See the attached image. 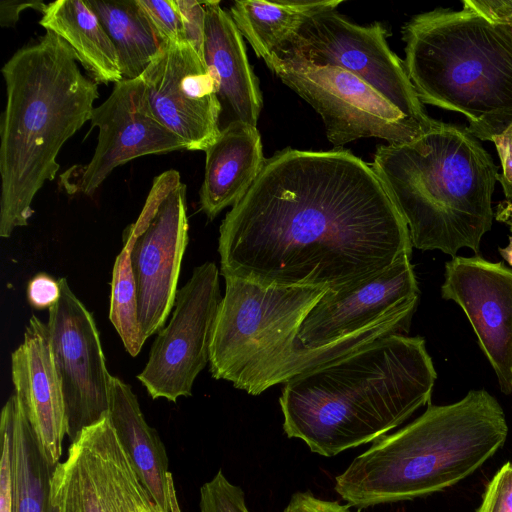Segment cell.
Returning a JSON list of instances; mask_svg holds the SVG:
<instances>
[{
	"mask_svg": "<svg viewBox=\"0 0 512 512\" xmlns=\"http://www.w3.org/2000/svg\"><path fill=\"white\" fill-rule=\"evenodd\" d=\"M412 247L371 165L340 148H286L266 159L218 241L223 277L327 290L384 271Z\"/></svg>",
	"mask_w": 512,
	"mask_h": 512,
	"instance_id": "obj_1",
	"label": "cell"
},
{
	"mask_svg": "<svg viewBox=\"0 0 512 512\" xmlns=\"http://www.w3.org/2000/svg\"><path fill=\"white\" fill-rule=\"evenodd\" d=\"M437 374L425 340L393 333L287 381L283 430L321 456L375 442L429 403Z\"/></svg>",
	"mask_w": 512,
	"mask_h": 512,
	"instance_id": "obj_2",
	"label": "cell"
},
{
	"mask_svg": "<svg viewBox=\"0 0 512 512\" xmlns=\"http://www.w3.org/2000/svg\"><path fill=\"white\" fill-rule=\"evenodd\" d=\"M1 72L0 236L8 238L28 224L35 195L55 179L60 149L91 119L99 92L72 48L51 31L17 50Z\"/></svg>",
	"mask_w": 512,
	"mask_h": 512,
	"instance_id": "obj_3",
	"label": "cell"
},
{
	"mask_svg": "<svg viewBox=\"0 0 512 512\" xmlns=\"http://www.w3.org/2000/svg\"><path fill=\"white\" fill-rule=\"evenodd\" d=\"M371 167L406 222L412 246L479 255L492 227L498 167L467 127L437 121L417 139L377 148Z\"/></svg>",
	"mask_w": 512,
	"mask_h": 512,
	"instance_id": "obj_4",
	"label": "cell"
},
{
	"mask_svg": "<svg viewBox=\"0 0 512 512\" xmlns=\"http://www.w3.org/2000/svg\"><path fill=\"white\" fill-rule=\"evenodd\" d=\"M498 401L471 390L449 405L429 404L416 420L385 435L335 478V491L364 509L444 490L474 473L505 443Z\"/></svg>",
	"mask_w": 512,
	"mask_h": 512,
	"instance_id": "obj_5",
	"label": "cell"
},
{
	"mask_svg": "<svg viewBox=\"0 0 512 512\" xmlns=\"http://www.w3.org/2000/svg\"><path fill=\"white\" fill-rule=\"evenodd\" d=\"M210 344V372L259 395L273 385L349 354L374 340L408 330V309L328 345L299 349L297 334L327 289L262 285L227 276Z\"/></svg>",
	"mask_w": 512,
	"mask_h": 512,
	"instance_id": "obj_6",
	"label": "cell"
},
{
	"mask_svg": "<svg viewBox=\"0 0 512 512\" xmlns=\"http://www.w3.org/2000/svg\"><path fill=\"white\" fill-rule=\"evenodd\" d=\"M404 65L423 104L462 114L477 139L512 122V32L473 10L437 7L402 27Z\"/></svg>",
	"mask_w": 512,
	"mask_h": 512,
	"instance_id": "obj_7",
	"label": "cell"
},
{
	"mask_svg": "<svg viewBox=\"0 0 512 512\" xmlns=\"http://www.w3.org/2000/svg\"><path fill=\"white\" fill-rule=\"evenodd\" d=\"M386 38L381 23L360 26L336 9L327 10L304 21L272 57L339 67L368 83L406 116L434 127L438 120L426 113L404 61L390 49Z\"/></svg>",
	"mask_w": 512,
	"mask_h": 512,
	"instance_id": "obj_8",
	"label": "cell"
},
{
	"mask_svg": "<svg viewBox=\"0 0 512 512\" xmlns=\"http://www.w3.org/2000/svg\"><path fill=\"white\" fill-rule=\"evenodd\" d=\"M186 185L178 171L153 179L137 220L126 228L145 341L159 332L174 306L183 255L188 243Z\"/></svg>",
	"mask_w": 512,
	"mask_h": 512,
	"instance_id": "obj_9",
	"label": "cell"
},
{
	"mask_svg": "<svg viewBox=\"0 0 512 512\" xmlns=\"http://www.w3.org/2000/svg\"><path fill=\"white\" fill-rule=\"evenodd\" d=\"M266 64L321 116L327 138L336 147L371 137L404 144L431 129L403 114L368 83L339 67L276 57Z\"/></svg>",
	"mask_w": 512,
	"mask_h": 512,
	"instance_id": "obj_10",
	"label": "cell"
},
{
	"mask_svg": "<svg viewBox=\"0 0 512 512\" xmlns=\"http://www.w3.org/2000/svg\"><path fill=\"white\" fill-rule=\"evenodd\" d=\"M222 300L215 263L194 268L177 291L174 311L152 344L137 378L153 399L176 402L192 394L197 375L209 362L212 332Z\"/></svg>",
	"mask_w": 512,
	"mask_h": 512,
	"instance_id": "obj_11",
	"label": "cell"
},
{
	"mask_svg": "<svg viewBox=\"0 0 512 512\" xmlns=\"http://www.w3.org/2000/svg\"><path fill=\"white\" fill-rule=\"evenodd\" d=\"M149 499L108 416L71 442L53 472L57 512H139Z\"/></svg>",
	"mask_w": 512,
	"mask_h": 512,
	"instance_id": "obj_12",
	"label": "cell"
},
{
	"mask_svg": "<svg viewBox=\"0 0 512 512\" xmlns=\"http://www.w3.org/2000/svg\"><path fill=\"white\" fill-rule=\"evenodd\" d=\"M61 295L49 309L48 330L73 442L87 427L108 416L110 378L95 321L60 278Z\"/></svg>",
	"mask_w": 512,
	"mask_h": 512,
	"instance_id": "obj_13",
	"label": "cell"
},
{
	"mask_svg": "<svg viewBox=\"0 0 512 512\" xmlns=\"http://www.w3.org/2000/svg\"><path fill=\"white\" fill-rule=\"evenodd\" d=\"M98 142L90 162L72 167L62 184L69 193L92 195L119 165L137 157L186 149V143L152 114L141 78L115 83L110 96L91 116Z\"/></svg>",
	"mask_w": 512,
	"mask_h": 512,
	"instance_id": "obj_14",
	"label": "cell"
},
{
	"mask_svg": "<svg viewBox=\"0 0 512 512\" xmlns=\"http://www.w3.org/2000/svg\"><path fill=\"white\" fill-rule=\"evenodd\" d=\"M152 114L186 143L204 151L220 135L216 79L186 41L165 43L140 76Z\"/></svg>",
	"mask_w": 512,
	"mask_h": 512,
	"instance_id": "obj_15",
	"label": "cell"
},
{
	"mask_svg": "<svg viewBox=\"0 0 512 512\" xmlns=\"http://www.w3.org/2000/svg\"><path fill=\"white\" fill-rule=\"evenodd\" d=\"M442 298L466 314L493 367L500 389L512 392V269L480 255L454 256L445 264Z\"/></svg>",
	"mask_w": 512,
	"mask_h": 512,
	"instance_id": "obj_16",
	"label": "cell"
},
{
	"mask_svg": "<svg viewBox=\"0 0 512 512\" xmlns=\"http://www.w3.org/2000/svg\"><path fill=\"white\" fill-rule=\"evenodd\" d=\"M410 259L403 256L359 283L327 290L302 322L297 347L328 345L394 314L416 309L419 288Z\"/></svg>",
	"mask_w": 512,
	"mask_h": 512,
	"instance_id": "obj_17",
	"label": "cell"
},
{
	"mask_svg": "<svg viewBox=\"0 0 512 512\" xmlns=\"http://www.w3.org/2000/svg\"><path fill=\"white\" fill-rule=\"evenodd\" d=\"M15 394L46 458L56 466L67 435L64 399L54 365L47 324L32 315L23 343L11 355Z\"/></svg>",
	"mask_w": 512,
	"mask_h": 512,
	"instance_id": "obj_18",
	"label": "cell"
},
{
	"mask_svg": "<svg viewBox=\"0 0 512 512\" xmlns=\"http://www.w3.org/2000/svg\"><path fill=\"white\" fill-rule=\"evenodd\" d=\"M204 6L203 58L218 86L220 131L233 123L257 127L262 94L247 58L243 36L219 1H204Z\"/></svg>",
	"mask_w": 512,
	"mask_h": 512,
	"instance_id": "obj_19",
	"label": "cell"
},
{
	"mask_svg": "<svg viewBox=\"0 0 512 512\" xmlns=\"http://www.w3.org/2000/svg\"><path fill=\"white\" fill-rule=\"evenodd\" d=\"M200 207L208 219L234 206L248 191L265 163L257 127L233 123L206 150Z\"/></svg>",
	"mask_w": 512,
	"mask_h": 512,
	"instance_id": "obj_20",
	"label": "cell"
},
{
	"mask_svg": "<svg viewBox=\"0 0 512 512\" xmlns=\"http://www.w3.org/2000/svg\"><path fill=\"white\" fill-rule=\"evenodd\" d=\"M108 418L150 497L163 512H172L176 495L165 446L150 427L130 385L111 376Z\"/></svg>",
	"mask_w": 512,
	"mask_h": 512,
	"instance_id": "obj_21",
	"label": "cell"
},
{
	"mask_svg": "<svg viewBox=\"0 0 512 512\" xmlns=\"http://www.w3.org/2000/svg\"><path fill=\"white\" fill-rule=\"evenodd\" d=\"M39 24L63 39L95 83L123 79L117 51L95 12L83 0L47 4Z\"/></svg>",
	"mask_w": 512,
	"mask_h": 512,
	"instance_id": "obj_22",
	"label": "cell"
},
{
	"mask_svg": "<svg viewBox=\"0 0 512 512\" xmlns=\"http://www.w3.org/2000/svg\"><path fill=\"white\" fill-rule=\"evenodd\" d=\"M0 420L7 424L11 438L13 512H57L51 500L55 467L46 458L16 394L6 401Z\"/></svg>",
	"mask_w": 512,
	"mask_h": 512,
	"instance_id": "obj_23",
	"label": "cell"
},
{
	"mask_svg": "<svg viewBox=\"0 0 512 512\" xmlns=\"http://www.w3.org/2000/svg\"><path fill=\"white\" fill-rule=\"evenodd\" d=\"M342 0H242L230 16L258 57L267 62L309 17L334 10Z\"/></svg>",
	"mask_w": 512,
	"mask_h": 512,
	"instance_id": "obj_24",
	"label": "cell"
},
{
	"mask_svg": "<svg viewBox=\"0 0 512 512\" xmlns=\"http://www.w3.org/2000/svg\"><path fill=\"white\" fill-rule=\"evenodd\" d=\"M117 51L123 78H139L164 46L137 0H86Z\"/></svg>",
	"mask_w": 512,
	"mask_h": 512,
	"instance_id": "obj_25",
	"label": "cell"
},
{
	"mask_svg": "<svg viewBox=\"0 0 512 512\" xmlns=\"http://www.w3.org/2000/svg\"><path fill=\"white\" fill-rule=\"evenodd\" d=\"M109 318L126 351L133 357L137 356L145 339L139 323L138 295L127 239H124V246L113 267Z\"/></svg>",
	"mask_w": 512,
	"mask_h": 512,
	"instance_id": "obj_26",
	"label": "cell"
},
{
	"mask_svg": "<svg viewBox=\"0 0 512 512\" xmlns=\"http://www.w3.org/2000/svg\"><path fill=\"white\" fill-rule=\"evenodd\" d=\"M200 512H250L241 487L230 482L219 470L200 488Z\"/></svg>",
	"mask_w": 512,
	"mask_h": 512,
	"instance_id": "obj_27",
	"label": "cell"
},
{
	"mask_svg": "<svg viewBox=\"0 0 512 512\" xmlns=\"http://www.w3.org/2000/svg\"><path fill=\"white\" fill-rule=\"evenodd\" d=\"M137 3L164 43L185 41L182 19L175 0H137Z\"/></svg>",
	"mask_w": 512,
	"mask_h": 512,
	"instance_id": "obj_28",
	"label": "cell"
},
{
	"mask_svg": "<svg viewBox=\"0 0 512 512\" xmlns=\"http://www.w3.org/2000/svg\"><path fill=\"white\" fill-rule=\"evenodd\" d=\"M477 512H512V461L490 480Z\"/></svg>",
	"mask_w": 512,
	"mask_h": 512,
	"instance_id": "obj_29",
	"label": "cell"
},
{
	"mask_svg": "<svg viewBox=\"0 0 512 512\" xmlns=\"http://www.w3.org/2000/svg\"><path fill=\"white\" fill-rule=\"evenodd\" d=\"M180 12L185 41L203 58L206 10L204 1L175 0Z\"/></svg>",
	"mask_w": 512,
	"mask_h": 512,
	"instance_id": "obj_30",
	"label": "cell"
},
{
	"mask_svg": "<svg viewBox=\"0 0 512 512\" xmlns=\"http://www.w3.org/2000/svg\"><path fill=\"white\" fill-rule=\"evenodd\" d=\"M0 512H13L11 438L7 424L0 420Z\"/></svg>",
	"mask_w": 512,
	"mask_h": 512,
	"instance_id": "obj_31",
	"label": "cell"
},
{
	"mask_svg": "<svg viewBox=\"0 0 512 512\" xmlns=\"http://www.w3.org/2000/svg\"><path fill=\"white\" fill-rule=\"evenodd\" d=\"M59 281L51 276L40 273L28 283L27 298L35 309H50L60 298Z\"/></svg>",
	"mask_w": 512,
	"mask_h": 512,
	"instance_id": "obj_32",
	"label": "cell"
},
{
	"mask_svg": "<svg viewBox=\"0 0 512 512\" xmlns=\"http://www.w3.org/2000/svg\"><path fill=\"white\" fill-rule=\"evenodd\" d=\"M490 141L494 143L501 163L497 181L502 186L506 200L512 201V122Z\"/></svg>",
	"mask_w": 512,
	"mask_h": 512,
	"instance_id": "obj_33",
	"label": "cell"
},
{
	"mask_svg": "<svg viewBox=\"0 0 512 512\" xmlns=\"http://www.w3.org/2000/svg\"><path fill=\"white\" fill-rule=\"evenodd\" d=\"M462 6L512 32V0H463Z\"/></svg>",
	"mask_w": 512,
	"mask_h": 512,
	"instance_id": "obj_34",
	"label": "cell"
},
{
	"mask_svg": "<svg viewBox=\"0 0 512 512\" xmlns=\"http://www.w3.org/2000/svg\"><path fill=\"white\" fill-rule=\"evenodd\" d=\"M283 512H351L348 504L324 500L310 491L294 493Z\"/></svg>",
	"mask_w": 512,
	"mask_h": 512,
	"instance_id": "obj_35",
	"label": "cell"
},
{
	"mask_svg": "<svg viewBox=\"0 0 512 512\" xmlns=\"http://www.w3.org/2000/svg\"><path fill=\"white\" fill-rule=\"evenodd\" d=\"M47 4L41 1H1L0 3V24L2 27H13L22 11L35 9L44 12Z\"/></svg>",
	"mask_w": 512,
	"mask_h": 512,
	"instance_id": "obj_36",
	"label": "cell"
},
{
	"mask_svg": "<svg viewBox=\"0 0 512 512\" xmlns=\"http://www.w3.org/2000/svg\"><path fill=\"white\" fill-rule=\"evenodd\" d=\"M495 217L499 222L506 224L512 232V201L500 202Z\"/></svg>",
	"mask_w": 512,
	"mask_h": 512,
	"instance_id": "obj_37",
	"label": "cell"
},
{
	"mask_svg": "<svg viewBox=\"0 0 512 512\" xmlns=\"http://www.w3.org/2000/svg\"><path fill=\"white\" fill-rule=\"evenodd\" d=\"M501 256L512 266V236L509 237V243L504 248H499Z\"/></svg>",
	"mask_w": 512,
	"mask_h": 512,
	"instance_id": "obj_38",
	"label": "cell"
},
{
	"mask_svg": "<svg viewBox=\"0 0 512 512\" xmlns=\"http://www.w3.org/2000/svg\"><path fill=\"white\" fill-rule=\"evenodd\" d=\"M139 512H163L152 499H149L139 508Z\"/></svg>",
	"mask_w": 512,
	"mask_h": 512,
	"instance_id": "obj_39",
	"label": "cell"
}]
</instances>
